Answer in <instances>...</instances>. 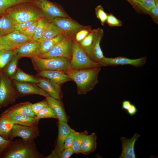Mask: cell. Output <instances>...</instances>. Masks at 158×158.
Wrapping results in <instances>:
<instances>
[{"label": "cell", "instance_id": "c3c4849f", "mask_svg": "<svg viewBox=\"0 0 158 158\" xmlns=\"http://www.w3.org/2000/svg\"><path fill=\"white\" fill-rule=\"evenodd\" d=\"M132 104L129 100H126L122 102V108L127 111L131 107Z\"/></svg>", "mask_w": 158, "mask_h": 158}, {"label": "cell", "instance_id": "8d00e7d4", "mask_svg": "<svg viewBox=\"0 0 158 158\" xmlns=\"http://www.w3.org/2000/svg\"><path fill=\"white\" fill-rule=\"evenodd\" d=\"M92 27L90 26H86L85 28L80 30L76 33L74 37V39L78 42H79L91 32L92 30Z\"/></svg>", "mask_w": 158, "mask_h": 158}, {"label": "cell", "instance_id": "ee69618b", "mask_svg": "<svg viewBox=\"0 0 158 158\" xmlns=\"http://www.w3.org/2000/svg\"><path fill=\"white\" fill-rule=\"evenodd\" d=\"M74 152L72 147L64 149L61 152L55 155L53 158H69Z\"/></svg>", "mask_w": 158, "mask_h": 158}, {"label": "cell", "instance_id": "4316f807", "mask_svg": "<svg viewBox=\"0 0 158 158\" xmlns=\"http://www.w3.org/2000/svg\"><path fill=\"white\" fill-rule=\"evenodd\" d=\"M16 55L15 49L0 50V74L3 73L8 63L12 58Z\"/></svg>", "mask_w": 158, "mask_h": 158}, {"label": "cell", "instance_id": "9a60e30c", "mask_svg": "<svg viewBox=\"0 0 158 158\" xmlns=\"http://www.w3.org/2000/svg\"><path fill=\"white\" fill-rule=\"evenodd\" d=\"M2 44L5 45L11 49H15L18 46L33 40L32 38L27 36L16 30L9 34L1 37Z\"/></svg>", "mask_w": 158, "mask_h": 158}, {"label": "cell", "instance_id": "8fae6325", "mask_svg": "<svg viewBox=\"0 0 158 158\" xmlns=\"http://www.w3.org/2000/svg\"><path fill=\"white\" fill-rule=\"evenodd\" d=\"M146 62L147 58L145 56L133 59L122 56L113 58L105 57L100 65L102 66L130 65L135 67L139 68L143 66Z\"/></svg>", "mask_w": 158, "mask_h": 158}, {"label": "cell", "instance_id": "816d5d0a", "mask_svg": "<svg viewBox=\"0 0 158 158\" xmlns=\"http://www.w3.org/2000/svg\"><path fill=\"white\" fill-rule=\"evenodd\" d=\"M5 13V11L0 9V17L2 16Z\"/></svg>", "mask_w": 158, "mask_h": 158}, {"label": "cell", "instance_id": "cb8c5ba5", "mask_svg": "<svg viewBox=\"0 0 158 158\" xmlns=\"http://www.w3.org/2000/svg\"><path fill=\"white\" fill-rule=\"evenodd\" d=\"M65 37L62 34L59 35L52 38L46 40L40 43V45L36 56L49 51L60 42Z\"/></svg>", "mask_w": 158, "mask_h": 158}, {"label": "cell", "instance_id": "1f68e13d", "mask_svg": "<svg viewBox=\"0 0 158 158\" xmlns=\"http://www.w3.org/2000/svg\"><path fill=\"white\" fill-rule=\"evenodd\" d=\"M49 22L44 17H41L39 19L35 33L32 38L33 41H37L42 37Z\"/></svg>", "mask_w": 158, "mask_h": 158}, {"label": "cell", "instance_id": "681fc988", "mask_svg": "<svg viewBox=\"0 0 158 158\" xmlns=\"http://www.w3.org/2000/svg\"><path fill=\"white\" fill-rule=\"evenodd\" d=\"M128 2L133 6V8H135L137 5V0H126Z\"/></svg>", "mask_w": 158, "mask_h": 158}, {"label": "cell", "instance_id": "bcb514c9", "mask_svg": "<svg viewBox=\"0 0 158 158\" xmlns=\"http://www.w3.org/2000/svg\"><path fill=\"white\" fill-rule=\"evenodd\" d=\"M147 14H149L152 20L156 23H158V6H155L150 9Z\"/></svg>", "mask_w": 158, "mask_h": 158}, {"label": "cell", "instance_id": "4dcf8cb0", "mask_svg": "<svg viewBox=\"0 0 158 158\" xmlns=\"http://www.w3.org/2000/svg\"><path fill=\"white\" fill-rule=\"evenodd\" d=\"M158 0H142L134 8L138 12L147 14L155 6H158Z\"/></svg>", "mask_w": 158, "mask_h": 158}, {"label": "cell", "instance_id": "44dd1931", "mask_svg": "<svg viewBox=\"0 0 158 158\" xmlns=\"http://www.w3.org/2000/svg\"><path fill=\"white\" fill-rule=\"evenodd\" d=\"M45 99L55 113L58 121L67 122L69 117L66 112L61 100L56 99L50 96L46 98Z\"/></svg>", "mask_w": 158, "mask_h": 158}, {"label": "cell", "instance_id": "f907efd6", "mask_svg": "<svg viewBox=\"0 0 158 158\" xmlns=\"http://www.w3.org/2000/svg\"><path fill=\"white\" fill-rule=\"evenodd\" d=\"M3 49H11L6 46L4 45H0V50Z\"/></svg>", "mask_w": 158, "mask_h": 158}, {"label": "cell", "instance_id": "836d02e7", "mask_svg": "<svg viewBox=\"0 0 158 158\" xmlns=\"http://www.w3.org/2000/svg\"><path fill=\"white\" fill-rule=\"evenodd\" d=\"M88 133V132L86 130L82 132H78L72 147L75 153L79 154L80 153V146L84 138Z\"/></svg>", "mask_w": 158, "mask_h": 158}, {"label": "cell", "instance_id": "2e32d148", "mask_svg": "<svg viewBox=\"0 0 158 158\" xmlns=\"http://www.w3.org/2000/svg\"><path fill=\"white\" fill-rule=\"evenodd\" d=\"M39 77L37 85L47 92L50 96L56 99L61 100L63 97L61 85L48 78Z\"/></svg>", "mask_w": 158, "mask_h": 158}, {"label": "cell", "instance_id": "9c48e42d", "mask_svg": "<svg viewBox=\"0 0 158 158\" xmlns=\"http://www.w3.org/2000/svg\"><path fill=\"white\" fill-rule=\"evenodd\" d=\"M53 22L59 29L65 37L74 38L76 33L86 26L81 25L71 18L56 17Z\"/></svg>", "mask_w": 158, "mask_h": 158}, {"label": "cell", "instance_id": "7a4b0ae2", "mask_svg": "<svg viewBox=\"0 0 158 158\" xmlns=\"http://www.w3.org/2000/svg\"><path fill=\"white\" fill-rule=\"evenodd\" d=\"M44 157L37 150L34 140L27 142L19 139L11 141L1 158H42Z\"/></svg>", "mask_w": 158, "mask_h": 158}, {"label": "cell", "instance_id": "7dc6e473", "mask_svg": "<svg viewBox=\"0 0 158 158\" xmlns=\"http://www.w3.org/2000/svg\"><path fill=\"white\" fill-rule=\"evenodd\" d=\"M126 111L130 116H132L136 114L137 109L135 105L132 104L130 107Z\"/></svg>", "mask_w": 158, "mask_h": 158}, {"label": "cell", "instance_id": "5b68a950", "mask_svg": "<svg viewBox=\"0 0 158 158\" xmlns=\"http://www.w3.org/2000/svg\"><path fill=\"white\" fill-rule=\"evenodd\" d=\"M98 63L92 61L87 55L79 43L73 39L70 69L77 70L101 67Z\"/></svg>", "mask_w": 158, "mask_h": 158}, {"label": "cell", "instance_id": "f6af8a7d", "mask_svg": "<svg viewBox=\"0 0 158 158\" xmlns=\"http://www.w3.org/2000/svg\"><path fill=\"white\" fill-rule=\"evenodd\" d=\"M11 141L6 140L0 135V158L10 145Z\"/></svg>", "mask_w": 158, "mask_h": 158}, {"label": "cell", "instance_id": "52a82bcc", "mask_svg": "<svg viewBox=\"0 0 158 158\" xmlns=\"http://www.w3.org/2000/svg\"><path fill=\"white\" fill-rule=\"evenodd\" d=\"M34 2L40 8L44 17L51 22L56 17L70 18L63 8L56 3L49 0H35Z\"/></svg>", "mask_w": 158, "mask_h": 158}, {"label": "cell", "instance_id": "7c38bea8", "mask_svg": "<svg viewBox=\"0 0 158 158\" xmlns=\"http://www.w3.org/2000/svg\"><path fill=\"white\" fill-rule=\"evenodd\" d=\"M57 124L58 135L54 149L46 158H53L55 155L61 152L64 149V144L66 137L69 133L74 131L67 122L58 121Z\"/></svg>", "mask_w": 158, "mask_h": 158}, {"label": "cell", "instance_id": "603a6c76", "mask_svg": "<svg viewBox=\"0 0 158 158\" xmlns=\"http://www.w3.org/2000/svg\"><path fill=\"white\" fill-rule=\"evenodd\" d=\"M97 137L95 133L88 134L84 138L80 149V153L88 155L95 151L97 147Z\"/></svg>", "mask_w": 158, "mask_h": 158}, {"label": "cell", "instance_id": "d4e9b609", "mask_svg": "<svg viewBox=\"0 0 158 158\" xmlns=\"http://www.w3.org/2000/svg\"><path fill=\"white\" fill-rule=\"evenodd\" d=\"M15 23L8 15L5 13L0 17V37L7 35L14 30Z\"/></svg>", "mask_w": 158, "mask_h": 158}, {"label": "cell", "instance_id": "f546056e", "mask_svg": "<svg viewBox=\"0 0 158 158\" xmlns=\"http://www.w3.org/2000/svg\"><path fill=\"white\" fill-rule=\"evenodd\" d=\"M20 58L16 55L14 56L6 65L2 73L11 79L17 70L18 63Z\"/></svg>", "mask_w": 158, "mask_h": 158}, {"label": "cell", "instance_id": "83f0119b", "mask_svg": "<svg viewBox=\"0 0 158 158\" xmlns=\"http://www.w3.org/2000/svg\"><path fill=\"white\" fill-rule=\"evenodd\" d=\"M39 77L32 76L22 71L19 68L11 79L20 82H27L37 83Z\"/></svg>", "mask_w": 158, "mask_h": 158}, {"label": "cell", "instance_id": "60d3db41", "mask_svg": "<svg viewBox=\"0 0 158 158\" xmlns=\"http://www.w3.org/2000/svg\"><path fill=\"white\" fill-rule=\"evenodd\" d=\"M48 105L47 101L45 99L34 104L32 103L31 107L33 112L35 116H36L41 110Z\"/></svg>", "mask_w": 158, "mask_h": 158}, {"label": "cell", "instance_id": "ba28073f", "mask_svg": "<svg viewBox=\"0 0 158 158\" xmlns=\"http://www.w3.org/2000/svg\"><path fill=\"white\" fill-rule=\"evenodd\" d=\"M73 38L65 37L49 51L37 56L42 58L62 57L71 59Z\"/></svg>", "mask_w": 158, "mask_h": 158}, {"label": "cell", "instance_id": "e0dca14e", "mask_svg": "<svg viewBox=\"0 0 158 158\" xmlns=\"http://www.w3.org/2000/svg\"><path fill=\"white\" fill-rule=\"evenodd\" d=\"M40 45L37 41L32 40L18 46L15 49L16 55L21 58L28 57L31 58L36 56Z\"/></svg>", "mask_w": 158, "mask_h": 158}, {"label": "cell", "instance_id": "e575fe53", "mask_svg": "<svg viewBox=\"0 0 158 158\" xmlns=\"http://www.w3.org/2000/svg\"><path fill=\"white\" fill-rule=\"evenodd\" d=\"M39 119L41 118H53L57 119L56 114L49 105L43 108L35 116Z\"/></svg>", "mask_w": 158, "mask_h": 158}, {"label": "cell", "instance_id": "ab89813d", "mask_svg": "<svg viewBox=\"0 0 158 158\" xmlns=\"http://www.w3.org/2000/svg\"><path fill=\"white\" fill-rule=\"evenodd\" d=\"M106 23L110 27H119L122 25V23L112 14H108Z\"/></svg>", "mask_w": 158, "mask_h": 158}, {"label": "cell", "instance_id": "8992f818", "mask_svg": "<svg viewBox=\"0 0 158 158\" xmlns=\"http://www.w3.org/2000/svg\"><path fill=\"white\" fill-rule=\"evenodd\" d=\"M19 97L13 80L0 74V109L13 103Z\"/></svg>", "mask_w": 158, "mask_h": 158}, {"label": "cell", "instance_id": "f1b7e54d", "mask_svg": "<svg viewBox=\"0 0 158 158\" xmlns=\"http://www.w3.org/2000/svg\"><path fill=\"white\" fill-rule=\"evenodd\" d=\"M61 34L58 28L53 22H49L42 37L37 42L40 43Z\"/></svg>", "mask_w": 158, "mask_h": 158}, {"label": "cell", "instance_id": "7402d4cb", "mask_svg": "<svg viewBox=\"0 0 158 158\" xmlns=\"http://www.w3.org/2000/svg\"><path fill=\"white\" fill-rule=\"evenodd\" d=\"M31 104L28 102L19 103L7 109L2 113L35 116L31 109Z\"/></svg>", "mask_w": 158, "mask_h": 158}, {"label": "cell", "instance_id": "6da1fadb", "mask_svg": "<svg viewBox=\"0 0 158 158\" xmlns=\"http://www.w3.org/2000/svg\"><path fill=\"white\" fill-rule=\"evenodd\" d=\"M100 70L101 67L70 69L66 73L75 83L77 93L84 95L91 90L98 83V77Z\"/></svg>", "mask_w": 158, "mask_h": 158}, {"label": "cell", "instance_id": "f5cc1de1", "mask_svg": "<svg viewBox=\"0 0 158 158\" xmlns=\"http://www.w3.org/2000/svg\"><path fill=\"white\" fill-rule=\"evenodd\" d=\"M0 45H2L1 37H0Z\"/></svg>", "mask_w": 158, "mask_h": 158}, {"label": "cell", "instance_id": "30bf717a", "mask_svg": "<svg viewBox=\"0 0 158 158\" xmlns=\"http://www.w3.org/2000/svg\"><path fill=\"white\" fill-rule=\"evenodd\" d=\"M38 126H30L14 124L9 136V140L12 141L15 138L20 137L25 141L34 140L40 135Z\"/></svg>", "mask_w": 158, "mask_h": 158}, {"label": "cell", "instance_id": "f35d334b", "mask_svg": "<svg viewBox=\"0 0 158 158\" xmlns=\"http://www.w3.org/2000/svg\"><path fill=\"white\" fill-rule=\"evenodd\" d=\"M40 18H35L23 23L15 24L14 30L22 33L27 28L38 20Z\"/></svg>", "mask_w": 158, "mask_h": 158}, {"label": "cell", "instance_id": "11a10c76", "mask_svg": "<svg viewBox=\"0 0 158 158\" xmlns=\"http://www.w3.org/2000/svg\"></svg>", "mask_w": 158, "mask_h": 158}, {"label": "cell", "instance_id": "3957f363", "mask_svg": "<svg viewBox=\"0 0 158 158\" xmlns=\"http://www.w3.org/2000/svg\"><path fill=\"white\" fill-rule=\"evenodd\" d=\"M5 13L10 16L15 24L44 17L34 1L22 2L15 5L7 9Z\"/></svg>", "mask_w": 158, "mask_h": 158}, {"label": "cell", "instance_id": "4fadbf2b", "mask_svg": "<svg viewBox=\"0 0 158 158\" xmlns=\"http://www.w3.org/2000/svg\"><path fill=\"white\" fill-rule=\"evenodd\" d=\"M12 80L20 97L30 95H39L46 98L50 96L47 92L39 87L36 83L20 82Z\"/></svg>", "mask_w": 158, "mask_h": 158}, {"label": "cell", "instance_id": "277c9868", "mask_svg": "<svg viewBox=\"0 0 158 158\" xmlns=\"http://www.w3.org/2000/svg\"><path fill=\"white\" fill-rule=\"evenodd\" d=\"M35 69L38 72L43 71H57L66 73L70 69L71 61L62 57L42 58H31Z\"/></svg>", "mask_w": 158, "mask_h": 158}, {"label": "cell", "instance_id": "7bdbcfd3", "mask_svg": "<svg viewBox=\"0 0 158 158\" xmlns=\"http://www.w3.org/2000/svg\"><path fill=\"white\" fill-rule=\"evenodd\" d=\"M38 20L27 28L21 33L32 38L36 31Z\"/></svg>", "mask_w": 158, "mask_h": 158}, {"label": "cell", "instance_id": "ffe728a7", "mask_svg": "<svg viewBox=\"0 0 158 158\" xmlns=\"http://www.w3.org/2000/svg\"><path fill=\"white\" fill-rule=\"evenodd\" d=\"M37 75L49 79L60 85L72 80L66 73L59 71H43L38 72Z\"/></svg>", "mask_w": 158, "mask_h": 158}, {"label": "cell", "instance_id": "d6986e66", "mask_svg": "<svg viewBox=\"0 0 158 158\" xmlns=\"http://www.w3.org/2000/svg\"><path fill=\"white\" fill-rule=\"evenodd\" d=\"M1 115L14 124L22 125L37 126L40 119L36 116H30L23 115H9L2 113Z\"/></svg>", "mask_w": 158, "mask_h": 158}, {"label": "cell", "instance_id": "d6a6232c", "mask_svg": "<svg viewBox=\"0 0 158 158\" xmlns=\"http://www.w3.org/2000/svg\"><path fill=\"white\" fill-rule=\"evenodd\" d=\"M100 28L92 30L84 39L78 42L83 49L88 47L91 45L96 37Z\"/></svg>", "mask_w": 158, "mask_h": 158}, {"label": "cell", "instance_id": "b9f144b4", "mask_svg": "<svg viewBox=\"0 0 158 158\" xmlns=\"http://www.w3.org/2000/svg\"><path fill=\"white\" fill-rule=\"evenodd\" d=\"M77 133L74 130L68 135L64 142V149L72 147Z\"/></svg>", "mask_w": 158, "mask_h": 158}, {"label": "cell", "instance_id": "74e56055", "mask_svg": "<svg viewBox=\"0 0 158 158\" xmlns=\"http://www.w3.org/2000/svg\"><path fill=\"white\" fill-rule=\"evenodd\" d=\"M95 11L97 18L100 20L101 25L103 26L106 23L108 13L104 11L101 5H99L96 7L95 8Z\"/></svg>", "mask_w": 158, "mask_h": 158}, {"label": "cell", "instance_id": "db71d44e", "mask_svg": "<svg viewBox=\"0 0 158 158\" xmlns=\"http://www.w3.org/2000/svg\"><path fill=\"white\" fill-rule=\"evenodd\" d=\"M142 0H137V4H138V3L140 1Z\"/></svg>", "mask_w": 158, "mask_h": 158}, {"label": "cell", "instance_id": "484cf974", "mask_svg": "<svg viewBox=\"0 0 158 158\" xmlns=\"http://www.w3.org/2000/svg\"><path fill=\"white\" fill-rule=\"evenodd\" d=\"M14 124L3 116H0V135L4 139L9 140V136Z\"/></svg>", "mask_w": 158, "mask_h": 158}, {"label": "cell", "instance_id": "5bb4252c", "mask_svg": "<svg viewBox=\"0 0 158 158\" xmlns=\"http://www.w3.org/2000/svg\"><path fill=\"white\" fill-rule=\"evenodd\" d=\"M103 34V30L100 28L96 37L91 45L88 47L83 48L90 59L100 65L105 57L100 46V42Z\"/></svg>", "mask_w": 158, "mask_h": 158}, {"label": "cell", "instance_id": "d590c367", "mask_svg": "<svg viewBox=\"0 0 158 158\" xmlns=\"http://www.w3.org/2000/svg\"><path fill=\"white\" fill-rule=\"evenodd\" d=\"M35 0H0V9L6 11L11 6L19 3L34 1Z\"/></svg>", "mask_w": 158, "mask_h": 158}, {"label": "cell", "instance_id": "ac0fdd59", "mask_svg": "<svg viewBox=\"0 0 158 158\" xmlns=\"http://www.w3.org/2000/svg\"><path fill=\"white\" fill-rule=\"evenodd\" d=\"M140 136L139 134L136 133L130 139H127L123 137L120 138L122 150L119 158H136L134 150V145Z\"/></svg>", "mask_w": 158, "mask_h": 158}]
</instances>
